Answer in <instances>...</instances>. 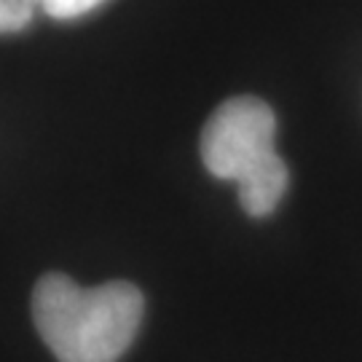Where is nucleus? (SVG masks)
<instances>
[{"label":"nucleus","mask_w":362,"mask_h":362,"mask_svg":"<svg viewBox=\"0 0 362 362\" xmlns=\"http://www.w3.org/2000/svg\"><path fill=\"white\" fill-rule=\"evenodd\" d=\"M100 3H105V0H43L40 8L49 13L52 19L67 22V19H78L83 13L94 11Z\"/></svg>","instance_id":"obj_4"},{"label":"nucleus","mask_w":362,"mask_h":362,"mask_svg":"<svg viewBox=\"0 0 362 362\" xmlns=\"http://www.w3.org/2000/svg\"><path fill=\"white\" fill-rule=\"evenodd\" d=\"M143 293L129 282L81 287L46 274L33 290V320L59 362H116L143 322Z\"/></svg>","instance_id":"obj_1"},{"label":"nucleus","mask_w":362,"mask_h":362,"mask_svg":"<svg viewBox=\"0 0 362 362\" xmlns=\"http://www.w3.org/2000/svg\"><path fill=\"white\" fill-rule=\"evenodd\" d=\"M43 0H0V35L25 30Z\"/></svg>","instance_id":"obj_3"},{"label":"nucleus","mask_w":362,"mask_h":362,"mask_svg":"<svg viewBox=\"0 0 362 362\" xmlns=\"http://www.w3.org/2000/svg\"><path fill=\"white\" fill-rule=\"evenodd\" d=\"M202 161L212 177L236 182L250 218H266L287 194V164L276 153V116L258 97H231L202 132Z\"/></svg>","instance_id":"obj_2"}]
</instances>
